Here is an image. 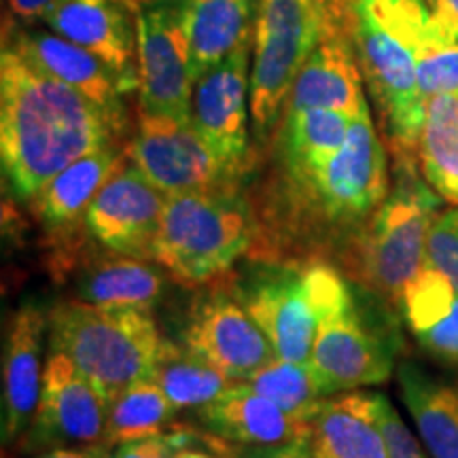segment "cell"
<instances>
[{
  "mask_svg": "<svg viewBox=\"0 0 458 458\" xmlns=\"http://www.w3.org/2000/svg\"><path fill=\"white\" fill-rule=\"evenodd\" d=\"M122 3L128 7L130 11H140L148 7V4H156V3H165V0H122Z\"/></svg>",
  "mask_w": 458,
  "mask_h": 458,
  "instance_id": "60d3db41",
  "label": "cell"
},
{
  "mask_svg": "<svg viewBox=\"0 0 458 458\" xmlns=\"http://www.w3.org/2000/svg\"><path fill=\"white\" fill-rule=\"evenodd\" d=\"M310 452L314 458H388L376 420V394L325 399L312 418Z\"/></svg>",
  "mask_w": 458,
  "mask_h": 458,
  "instance_id": "7402d4cb",
  "label": "cell"
},
{
  "mask_svg": "<svg viewBox=\"0 0 458 458\" xmlns=\"http://www.w3.org/2000/svg\"><path fill=\"white\" fill-rule=\"evenodd\" d=\"M34 458H113L111 445L89 444V445H64L38 452Z\"/></svg>",
  "mask_w": 458,
  "mask_h": 458,
  "instance_id": "74e56055",
  "label": "cell"
},
{
  "mask_svg": "<svg viewBox=\"0 0 458 458\" xmlns=\"http://www.w3.org/2000/svg\"><path fill=\"white\" fill-rule=\"evenodd\" d=\"M47 323L51 351L64 352L106 399L151 377L164 340L148 310L102 308L81 300L57 303Z\"/></svg>",
  "mask_w": 458,
  "mask_h": 458,
  "instance_id": "3957f363",
  "label": "cell"
},
{
  "mask_svg": "<svg viewBox=\"0 0 458 458\" xmlns=\"http://www.w3.org/2000/svg\"><path fill=\"white\" fill-rule=\"evenodd\" d=\"M376 394V420L380 427L382 437H385L388 458H431L428 450L418 439L411 428L405 425L403 418L399 416L397 408L386 394Z\"/></svg>",
  "mask_w": 458,
  "mask_h": 458,
  "instance_id": "d6a6232c",
  "label": "cell"
},
{
  "mask_svg": "<svg viewBox=\"0 0 458 458\" xmlns=\"http://www.w3.org/2000/svg\"><path fill=\"white\" fill-rule=\"evenodd\" d=\"M125 157L128 153H122L114 145L79 157L30 198L32 213L54 232H62L81 219L85 221V213L96 193L125 162Z\"/></svg>",
  "mask_w": 458,
  "mask_h": 458,
  "instance_id": "484cf974",
  "label": "cell"
},
{
  "mask_svg": "<svg viewBox=\"0 0 458 458\" xmlns=\"http://www.w3.org/2000/svg\"><path fill=\"white\" fill-rule=\"evenodd\" d=\"M242 382L261 397L274 401L278 408L310 422L327 399V393L310 363H297L280 357L267 360Z\"/></svg>",
  "mask_w": 458,
  "mask_h": 458,
  "instance_id": "1f68e13d",
  "label": "cell"
},
{
  "mask_svg": "<svg viewBox=\"0 0 458 458\" xmlns=\"http://www.w3.org/2000/svg\"><path fill=\"white\" fill-rule=\"evenodd\" d=\"M181 342L236 382L276 357L272 342L240 297L219 291L204 295L191 308Z\"/></svg>",
  "mask_w": 458,
  "mask_h": 458,
  "instance_id": "5bb4252c",
  "label": "cell"
},
{
  "mask_svg": "<svg viewBox=\"0 0 458 458\" xmlns=\"http://www.w3.org/2000/svg\"><path fill=\"white\" fill-rule=\"evenodd\" d=\"M62 0H9L11 13L24 21H37L47 17Z\"/></svg>",
  "mask_w": 458,
  "mask_h": 458,
  "instance_id": "f35d334b",
  "label": "cell"
},
{
  "mask_svg": "<svg viewBox=\"0 0 458 458\" xmlns=\"http://www.w3.org/2000/svg\"><path fill=\"white\" fill-rule=\"evenodd\" d=\"M351 114L331 108H286L283 125V162L289 176L306 189L346 140Z\"/></svg>",
  "mask_w": 458,
  "mask_h": 458,
  "instance_id": "83f0119b",
  "label": "cell"
},
{
  "mask_svg": "<svg viewBox=\"0 0 458 458\" xmlns=\"http://www.w3.org/2000/svg\"><path fill=\"white\" fill-rule=\"evenodd\" d=\"M174 458H215L213 454H208V452L204 450H198V448H191V445H187V448H181L176 452Z\"/></svg>",
  "mask_w": 458,
  "mask_h": 458,
  "instance_id": "ab89813d",
  "label": "cell"
},
{
  "mask_svg": "<svg viewBox=\"0 0 458 458\" xmlns=\"http://www.w3.org/2000/svg\"><path fill=\"white\" fill-rule=\"evenodd\" d=\"M250 43L198 77L191 122L210 151L236 179L249 170Z\"/></svg>",
  "mask_w": 458,
  "mask_h": 458,
  "instance_id": "7c38bea8",
  "label": "cell"
},
{
  "mask_svg": "<svg viewBox=\"0 0 458 458\" xmlns=\"http://www.w3.org/2000/svg\"><path fill=\"white\" fill-rule=\"evenodd\" d=\"M318 308L310 365L325 393H346L386 382L399 352V327L385 300L352 289L327 266L308 267Z\"/></svg>",
  "mask_w": 458,
  "mask_h": 458,
  "instance_id": "7a4b0ae2",
  "label": "cell"
},
{
  "mask_svg": "<svg viewBox=\"0 0 458 458\" xmlns=\"http://www.w3.org/2000/svg\"><path fill=\"white\" fill-rule=\"evenodd\" d=\"M439 28L458 41V0H425Z\"/></svg>",
  "mask_w": 458,
  "mask_h": 458,
  "instance_id": "8d00e7d4",
  "label": "cell"
},
{
  "mask_svg": "<svg viewBox=\"0 0 458 458\" xmlns=\"http://www.w3.org/2000/svg\"><path fill=\"white\" fill-rule=\"evenodd\" d=\"M418 162L433 191L458 206V89L427 100Z\"/></svg>",
  "mask_w": 458,
  "mask_h": 458,
  "instance_id": "f546056e",
  "label": "cell"
},
{
  "mask_svg": "<svg viewBox=\"0 0 458 458\" xmlns=\"http://www.w3.org/2000/svg\"><path fill=\"white\" fill-rule=\"evenodd\" d=\"M108 399L64 352L51 351L41 401L26 431L28 450L105 444Z\"/></svg>",
  "mask_w": 458,
  "mask_h": 458,
  "instance_id": "8fae6325",
  "label": "cell"
},
{
  "mask_svg": "<svg viewBox=\"0 0 458 458\" xmlns=\"http://www.w3.org/2000/svg\"><path fill=\"white\" fill-rule=\"evenodd\" d=\"M125 153L165 196L233 191L238 181L185 119L140 111L139 130Z\"/></svg>",
  "mask_w": 458,
  "mask_h": 458,
  "instance_id": "ba28073f",
  "label": "cell"
},
{
  "mask_svg": "<svg viewBox=\"0 0 458 458\" xmlns=\"http://www.w3.org/2000/svg\"><path fill=\"white\" fill-rule=\"evenodd\" d=\"M314 193L323 215L340 225H360L388 196L386 151L369 106L352 119L346 140L314 176Z\"/></svg>",
  "mask_w": 458,
  "mask_h": 458,
  "instance_id": "30bf717a",
  "label": "cell"
},
{
  "mask_svg": "<svg viewBox=\"0 0 458 458\" xmlns=\"http://www.w3.org/2000/svg\"><path fill=\"white\" fill-rule=\"evenodd\" d=\"M253 236V213L236 191L174 193L165 199L151 259L182 284H204L229 270Z\"/></svg>",
  "mask_w": 458,
  "mask_h": 458,
  "instance_id": "5b68a950",
  "label": "cell"
},
{
  "mask_svg": "<svg viewBox=\"0 0 458 458\" xmlns=\"http://www.w3.org/2000/svg\"><path fill=\"white\" fill-rule=\"evenodd\" d=\"M286 108H331L351 117L368 108L357 51L334 21L297 74Z\"/></svg>",
  "mask_w": 458,
  "mask_h": 458,
  "instance_id": "ffe728a7",
  "label": "cell"
},
{
  "mask_svg": "<svg viewBox=\"0 0 458 458\" xmlns=\"http://www.w3.org/2000/svg\"><path fill=\"white\" fill-rule=\"evenodd\" d=\"M352 37L360 72L380 113L397 165H414L427 113V96L414 57L354 0Z\"/></svg>",
  "mask_w": 458,
  "mask_h": 458,
  "instance_id": "52a82bcc",
  "label": "cell"
},
{
  "mask_svg": "<svg viewBox=\"0 0 458 458\" xmlns=\"http://www.w3.org/2000/svg\"><path fill=\"white\" fill-rule=\"evenodd\" d=\"M140 111L191 122L193 77L179 0L136 11Z\"/></svg>",
  "mask_w": 458,
  "mask_h": 458,
  "instance_id": "9c48e42d",
  "label": "cell"
},
{
  "mask_svg": "<svg viewBox=\"0 0 458 458\" xmlns=\"http://www.w3.org/2000/svg\"><path fill=\"white\" fill-rule=\"evenodd\" d=\"M397 185L360 223L352 242L357 280L393 308H401L405 289L428 261V232L442 204L414 165H397Z\"/></svg>",
  "mask_w": 458,
  "mask_h": 458,
  "instance_id": "277c9868",
  "label": "cell"
},
{
  "mask_svg": "<svg viewBox=\"0 0 458 458\" xmlns=\"http://www.w3.org/2000/svg\"><path fill=\"white\" fill-rule=\"evenodd\" d=\"M128 11L122 0H62L45 21L55 34L102 57L122 77L139 85L136 28H130Z\"/></svg>",
  "mask_w": 458,
  "mask_h": 458,
  "instance_id": "44dd1931",
  "label": "cell"
},
{
  "mask_svg": "<svg viewBox=\"0 0 458 458\" xmlns=\"http://www.w3.org/2000/svg\"><path fill=\"white\" fill-rule=\"evenodd\" d=\"M399 310L422 351L458 368V291L431 261L408 284Z\"/></svg>",
  "mask_w": 458,
  "mask_h": 458,
  "instance_id": "603a6c76",
  "label": "cell"
},
{
  "mask_svg": "<svg viewBox=\"0 0 458 458\" xmlns=\"http://www.w3.org/2000/svg\"><path fill=\"white\" fill-rule=\"evenodd\" d=\"M47 318L37 303L26 301L11 317L3 363V444L28 431L41 401L43 331Z\"/></svg>",
  "mask_w": 458,
  "mask_h": 458,
  "instance_id": "ac0fdd59",
  "label": "cell"
},
{
  "mask_svg": "<svg viewBox=\"0 0 458 458\" xmlns=\"http://www.w3.org/2000/svg\"><path fill=\"white\" fill-rule=\"evenodd\" d=\"M198 416L210 433L242 448L310 444V420L289 414L244 382L229 388L215 403L198 410Z\"/></svg>",
  "mask_w": 458,
  "mask_h": 458,
  "instance_id": "d6986e66",
  "label": "cell"
},
{
  "mask_svg": "<svg viewBox=\"0 0 458 458\" xmlns=\"http://www.w3.org/2000/svg\"><path fill=\"white\" fill-rule=\"evenodd\" d=\"M193 442H196V433L191 428H170L162 435L117 445L113 458H174L176 452L187 448Z\"/></svg>",
  "mask_w": 458,
  "mask_h": 458,
  "instance_id": "e575fe53",
  "label": "cell"
},
{
  "mask_svg": "<svg viewBox=\"0 0 458 458\" xmlns=\"http://www.w3.org/2000/svg\"><path fill=\"white\" fill-rule=\"evenodd\" d=\"M401 401L431 458H458V380L433 376L403 360L397 368Z\"/></svg>",
  "mask_w": 458,
  "mask_h": 458,
  "instance_id": "cb8c5ba5",
  "label": "cell"
},
{
  "mask_svg": "<svg viewBox=\"0 0 458 458\" xmlns=\"http://www.w3.org/2000/svg\"><path fill=\"white\" fill-rule=\"evenodd\" d=\"M410 51L420 88L431 96L458 89V41L439 28L425 0H354Z\"/></svg>",
  "mask_w": 458,
  "mask_h": 458,
  "instance_id": "2e32d148",
  "label": "cell"
},
{
  "mask_svg": "<svg viewBox=\"0 0 458 458\" xmlns=\"http://www.w3.org/2000/svg\"><path fill=\"white\" fill-rule=\"evenodd\" d=\"M9 45L57 81L71 85L105 111L123 119L122 96L136 85L108 66L102 57L55 32L17 30Z\"/></svg>",
  "mask_w": 458,
  "mask_h": 458,
  "instance_id": "e0dca14e",
  "label": "cell"
},
{
  "mask_svg": "<svg viewBox=\"0 0 458 458\" xmlns=\"http://www.w3.org/2000/svg\"><path fill=\"white\" fill-rule=\"evenodd\" d=\"M428 261L450 280L458 291V206L439 210L433 219L427 244Z\"/></svg>",
  "mask_w": 458,
  "mask_h": 458,
  "instance_id": "836d02e7",
  "label": "cell"
},
{
  "mask_svg": "<svg viewBox=\"0 0 458 458\" xmlns=\"http://www.w3.org/2000/svg\"><path fill=\"white\" fill-rule=\"evenodd\" d=\"M233 458H314L310 444L261 445V448H242Z\"/></svg>",
  "mask_w": 458,
  "mask_h": 458,
  "instance_id": "d590c367",
  "label": "cell"
},
{
  "mask_svg": "<svg viewBox=\"0 0 458 458\" xmlns=\"http://www.w3.org/2000/svg\"><path fill=\"white\" fill-rule=\"evenodd\" d=\"M325 0H257L250 117L266 139L289 105L295 79L329 24Z\"/></svg>",
  "mask_w": 458,
  "mask_h": 458,
  "instance_id": "8992f818",
  "label": "cell"
},
{
  "mask_svg": "<svg viewBox=\"0 0 458 458\" xmlns=\"http://www.w3.org/2000/svg\"><path fill=\"white\" fill-rule=\"evenodd\" d=\"M272 342L276 357L310 363L318 334V308L308 270H272L250 280L238 295Z\"/></svg>",
  "mask_w": 458,
  "mask_h": 458,
  "instance_id": "9a60e30c",
  "label": "cell"
},
{
  "mask_svg": "<svg viewBox=\"0 0 458 458\" xmlns=\"http://www.w3.org/2000/svg\"><path fill=\"white\" fill-rule=\"evenodd\" d=\"M123 119L57 81L20 51L0 54V162L13 196L30 199L66 165L114 145Z\"/></svg>",
  "mask_w": 458,
  "mask_h": 458,
  "instance_id": "6da1fadb",
  "label": "cell"
},
{
  "mask_svg": "<svg viewBox=\"0 0 458 458\" xmlns=\"http://www.w3.org/2000/svg\"><path fill=\"white\" fill-rule=\"evenodd\" d=\"M174 405L151 377H142L108 399L105 444L111 448L168 431Z\"/></svg>",
  "mask_w": 458,
  "mask_h": 458,
  "instance_id": "4dcf8cb0",
  "label": "cell"
},
{
  "mask_svg": "<svg viewBox=\"0 0 458 458\" xmlns=\"http://www.w3.org/2000/svg\"><path fill=\"white\" fill-rule=\"evenodd\" d=\"M179 9L196 81L250 43L253 0H181Z\"/></svg>",
  "mask_w": 458,
  "mask_h": 458,
  "instance_id": "d4e9b609",
  "label": "cell"
},
{
  "mask_svg": "<svg viewBox=\"0 0 458 458\" xmlns=\"http://www.w3.org/2000/svg\"><path fill=\"white\" fill-rule=\"evenodd\" d=\"M165 199L134 164L123 162L89 204L85 229L105 250L151 259Z\"/></svg>",
  "mask_w": 458,
  "mask_h": 458,
  "instance_id": "4fadbf2b",
  "label": "cell"
},
{
  "mask_svg": "<svg viewBox=\"0 0 458 458\" xmlns=\"http://www.w3.org/2000/svg\"><path fill=\"white\" fill-rule=\"evenodd\" d=\"M164 295V272L157 263L108 250L89 261L77 276V300L102 308L148 310Z\"/></svg>",
  "mask_w": 458,
  "mask_h": 458,
  "instance_id": "4316f807",
  "label": "cell"
},
{
  "mask_svg": "<svg viewBox=\"0 0 458 458\" xmlns=\"http://www.w3.org/2000/svg\"><path fill=\"white\" fill-rule=\"evenodd\" d=\"M151 380L176 410H202L238 385L185 344L162 340Z\"/></svg>",
  "mask_w": 458,
  "mask_h": 458,
  "instance_id": "f1b7e54d",
  "label": "cell"
}]
</instances>
